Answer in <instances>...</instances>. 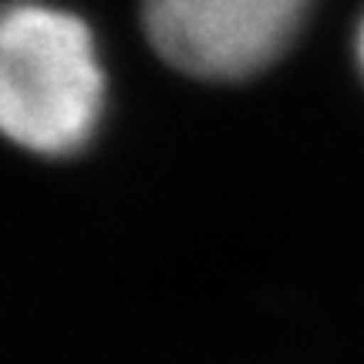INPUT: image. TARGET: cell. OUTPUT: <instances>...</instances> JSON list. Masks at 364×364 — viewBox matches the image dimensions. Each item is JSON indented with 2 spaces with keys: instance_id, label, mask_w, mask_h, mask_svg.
I'll return each instance as SVG.
<instances>
[{
  "instance_id": "6da1fadb",
  "label": "cell",
  "mask_w": 364,
  "mask_h": 364,
  "mask_svg": "<svg viewBox=\"0 0 364 364\" xmlns=\"http://www.w3.org/2000/svg\"><path fill=\"white\" fill-rule=\"evenodd\" d=\"M105 115V68L78 14L14 0L0 7V135L38 156L91 142Z\"/></svg>"
},
{
  "instance_id": "3957f363",
  "label": "cell",
  "mask_w": 364,
  "mask_h": 364,
  "mask_svg": "<svg viewBox=\"0 0 364 364\" xmlns=\"http://www.w3.org/2000/svg\"><path fill=\"white\" fill-rule=\"evenodd\" d=\"M358 65H361V71H364V21H361V27H358Z\"/></svg>"
},
{
  "instance_id": "7a4b0ae2",
  "label": "cell",
  "mask_w": 364,
  "mask_h": 364,
  "mask_svg": "<svg viewBox=\"0 0 364 364\" xmlns=\"http://www.w3.org/2000/svg\"><path fill=\"white\" fill-rule=\"evenodd\" d=\"M314 0H145V34L172 68L240 81L294 44Z\"/></svg>"
}]
</instances>
